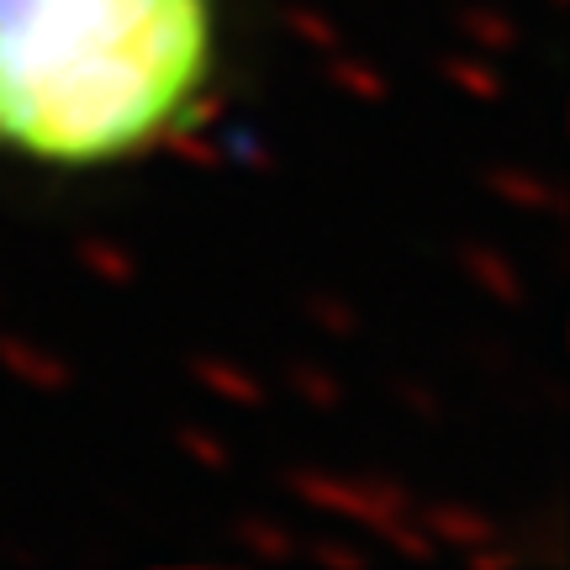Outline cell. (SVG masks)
<instances>
[{
    "instance_id": "6da1fadb",
    "label": "cell",
    "mask_w": 570,
    "mask_h": 570,
    "mask_svg": "<svg viewBox=\"0 0 570 570\" xmlns=\"http://www.w3.org/2000/svg\"><path fill=\"white\" fill-rule=\"evenodd\" d=\"M217 0H0V154L111 169L180 138L217 80Z\"/></svg>"
}]
</instances>
